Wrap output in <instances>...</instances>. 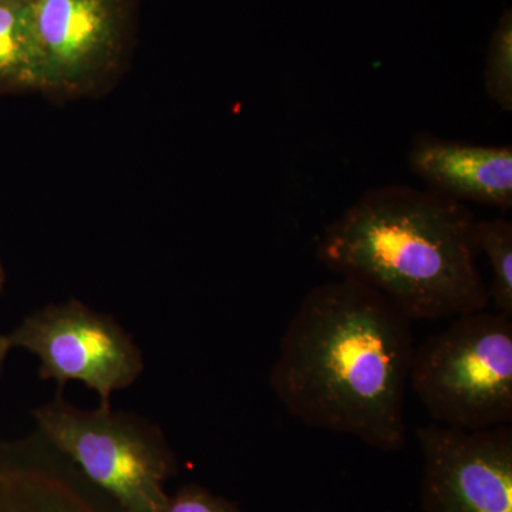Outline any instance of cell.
<instances>
[{"mask_svg": "<svg viewBox=\"0 0 512 512\" xmlns=\"http://www.w3.org/2000/svg\"><path fill=\"white\" fill-rule=\"evenodd\" d=\"M478 251L487 255L491 268L488 295L495 312L512 319V224L505 218L477 221Z\"/></svg>", "mask_w": 512, "mask_h": 512, "instance_id": "8fae6325", "label": "cell"}, {"mask_svg": "<svg viewBox=\"0 0 512 512\" xmlns=\"http://www.w3.org/2000/svg\"><path fill=\"white\" fill-rule=\"evenodd\" d=\"M37 431L123 512H160L178 461L163 431L111 406L83 410L57 394L33 412Z\"/></svg>", "mask_w": 512, "mask_h": 512, "instance_id": "3957f363", "label": "cell"}, {"mask_svg": "<svg viewBox=\"0 0 512 512\" xmlns=\"http://www.w3.org/2000/svg\"><path fill=\"white\" fill-rule=\"evenodd\" d=\"M409 387L440 426H511L512 319L484 311L458 316L414 349Z\"/></svg>", "mask_w": 512, "mask_h": 512, "instance_id": "277c9868", "label": "cell"}, {"mask_svg": "<svg viewBox=\"0 0 512 512\" xmlns=\"http://www.w3.org/2000/svg\"><path fill=\"white\" fill-rule=\"evenodd\" d=\"M13 349L12 343L8 335H0V375H2L3 365H5L6 357H8L10 350Z\"/></svg>", "mask_w": 512, "mask_h": 512, "instance_id": "5bb4252c", "label": "cell"}, {"mask_svg": "<svg viewBox=\"0 0 512 512\" xmlns=\"http://www.w3.org/2000/svg\"><path fill=\"white\" fill-rule=\"evenodd\" d=\"M13 349H26L40 362L39 376L62 392L80 382L111 406V396L128 389L144 372L140 346L116 319L70 299L26 316L9 333Z\"/></svg>", "mask_w": 512, "mask_h": 512, "instance_id": "5b68a950", "label": "cell"}, {"mask_svg": "<svg viewBox=\"0 0 512 512\" xmlns=\"http://www.w3.org/2000/svg\"><path fill=\"white\" fill-rule=\"evenodd\" d=\"M423 454L424 512H512L511 426L416 431Z\"/></svg>", "mask_w": 512, "mask_h": 512, "instance_id": "8992f818", "label": "cell"}, {"mask_svg": "<svg viewBox=\"0 0 512 512\" xmlns=\"http://www.w3.org/2000/svg\"><path fill=\"white\" fill-rule=\"evenodd\" d=\"M0 83L45 86L28 0H0Z\"/></svg>", "mask_w": 512, "mask_h": 512, "instance_id": "30bf717a", "label": "cell"}, {"mask_svg": "<svg viewBox=\"0 0 512 512\" xmlns=\"http://www.w3.org/2000/svg\"><path fill=\"white\" fill-rule=\"evenodd\" d=\"M412 320L372 288L340 278L303 296L269 387L296 420L393 453L407 444Z\"/></svg>", "mask_w": 512, "mask_h": 512, "instance_id": "6da1fadb", "label": "cell"}, {"mask_svg": "<svg viewBox=\"0 0 512 512\" xmlns=\"http://www.w3.org/2000/svg\"><path fill=\"white\" fill-rule=\"evenodd\" d=\"M477 220L466 204L409 185L367 190L323 229L316 258L384 296L410 320L484 311Z\"/></svg>", "mask_w": 512, "mask_h": 512, "instance_id": "7a4b0ae2", "label": "cell"}, {"mask_svg": "<svg viewBox=\"0 0 512 512\" xmlns=\"http://www.w3.org/2000/svg\"><path fill=\"white\" fill-rule=\"evenodd\" d=\"M407 158L434 194L461 204L512 208L511 146H481L423 131L413 137Z\"/></svg>", "mask_w": 512, "mask_h": 512, "instance_id": "9c48e42d", "label": "cell"}, {"mask_svg": "<svg viewBox=\"0 0 512 512\" xmlns=\"http://www.w3.org/2000/svg\"><path fill=\"white\" fill-rule=\"evenodd\" d=\"M28 5L45 86L82 83L117 52L119 0H28Z\"/></svg>", "mask_w": 512, "mask_h": 512, "instance_id": "52a82bcc", "label": "cell"}, {"mask_svg": "<svg viewBox=\"0 0 512 512\" xmlns=\"http://www.w3.org/2000/svg\"><path fill=\"white\" fill-rule=\"evenodd\" d=\"M484 86L501 110L512 111V15L505 10L488 43Z\"/></svg>", "mask_w": 512, "mask_h": 512, "instance_id": "7c38bea8", "label": "cell"}, {"mask_svg": "<svg viewBox=\"0 0 512 512\" xmlns=\"http://www.w3.org/2000/svg\"><path fill=\"white\" fill-rule=\"evenodd\" d=\"M160 512H241L234 501L212 493L200 484L183 485L168 495Z\"/></svg>", "mask_w": 512, "mask_h": 512, "instance_id": "4fadbf2b", "label": "cell"}, {"mask_svg": "<svg viewBox=\"0 0 512 512\" xmlns=\"http://www.w3.org/2000/svg\"><path fill=\"white\" fill-rule=\"evenodd\" d=\"M3 284H5V274H3L2 265H0V293H2Z\"/></svg>", "mask_w": 512, "mask_h": 512, "instance_id": "9a60e30c", "label": "cell"}, {"mask_svg": "<svg viewBox=\"0 0 512 512\" xmlns=\"http://www.w3.org/2000/svg\"><path fill=\"white\" fill-rule=\"evenodd\" d=\"M0 512H123L36 431L0 441Z\"/></svg>", "mask_w": 512, "mask_h": 512, "instance_id": "ba28073f", "label": "cell"}]
</instances>
